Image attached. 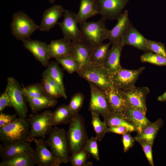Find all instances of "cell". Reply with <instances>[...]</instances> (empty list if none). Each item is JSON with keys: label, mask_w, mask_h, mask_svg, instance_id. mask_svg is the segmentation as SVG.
<instances>
[{"label": "cell", "mask_w": 166, "mask_h": 166, "mask_svg": "<svg viewBox=\"0 0 166 166\" xmlns=\"http://www.w3.org/2000/svg\"><path fill=\"white\" fill-rule=\"evenodd\" d=\"M69 124L67 135L69 152L72 155L84 149L89 138L84 120L80 114H74Z\"/></svg>", "instance_id": "1"}, {"label": "cell", "mask_w": 166, "mask_h": 166, "mask_svg": "<svg viewBox=\"0 0 166 166\" xmlns=\"http://www.w3.org/2000/svg\"><path fill=\"white\" fill-rule=\"evenodd\" d=\"M52 114L53 112L46 110L40 114L29 115L26 119L30 125L27 141L31 142L36 138L44 139L48 135L53 126Z\"/></svg>", "instance_id": "2"}, {"label": "cell", "mask_w": 166, "mask_h": 166, "mask_svg": "<svg viewBox=\"0 0 166 166\" xmlns=\"http://www.w3.org/2000/svg\"><path fill=\"white\" fill-rule=\"evenodd\" d=\"M48 136L45 142L53 155L61 164L68 162L69 152L67 132L55 126Z\"/></svg>", "instance_id": "3"}, {"label": "cell", "mask_w": 166, "mask_h": 166, "mask_svg": "<svg viewBox=\"0 0 166 166\" xmlns=\"http://www.w3.org/2000/svg\"><path fill=\"white\" fill-rule=\"evenodd\" d=\"M30 128L26 119L17 118L11 123L0 128V140L7 144L27 141Z\"/></svg>", "instance_id": "4"}, {"label": "cell", "mask_w": 166, "mask_h": 166, "mask_svg": "<svg viewBox=\"0 0 166 166\" xmlns=\"http://www.w3.org/2000/svg\"><path fill=\"white\" fill-rule=\"evenodd\" d=\"M106 20L102 18L96 22H87L80 25L82 41L93 48L107 39L109 30L105 25Z\"/></svg>", "instance_id": "5"}, {"label": "cell", "mask_w": 166, "mask_h": 166, "mask_svg": "<svg viewBox=\"0 0 166 166\" xmlns=\"http://www.w3.org/2000/svg\"><path fill=\"white\" fill-rule=\"evenodd\" d=\"M77 73L80 77L102 90L112 85L110 75L103 64L90 63Z\"/></svg>", "instance_id": "6"}, {"label": "cell", "mask_w": 166, "mask_h": 166, "mask_svg": "<svg viewBox=\"0 0 166 166\" xmlns=\"http://www.w3.org/2000/svg\"><path fill=\"white\" fill-rule=\"evenodd\" d=\"M10 27L13 35L17 39L21 41L30 39L31 35L40 29L39 26L22 11H18L13 14Z\"/></svg>", "instance_id": "7"}, {"label": "cell", "mask_w": 166, "mask_h": 166, "mask_svg": "<svg viewBox=\"0 0 166 166\" xmlns=\"http://www.w3.org/2000/svg\"><path fill=\"white\" fill-rule=\"evenodd\" d=\"M10 98L12 107L15 110L19 117L26 119L27 108L22 92V88L14 77H9L6 90Z\"/></svg>", "instance_id": "8"}, {"label": "cell", "mask_w": 166, "mask_h": 166, "mask_svg": "<svg viewBox=\"0 0 166 166\" xmlns=\"http://www.w3.org/2000/svg\"><path fill=\"white\" fill-rule=\"evenodd\" d=\"M145 69L144 67L136 69H126L121 67L111 75L112 86L121 90L135 86L139 75Z\"/></svg>", "instance_id": "9"}, {"label": "cell", "mask_w": 166, "mask_h": 166, "mask_svg": "<svg viewBox=\"0 0 166 166\" xmlns=\"http://www.w3.org/2000/svg\"><path fill=\"white\" fill-rule=\"evenodd\" d=\"M121 90L128 106L137 109L146 114L147 111L146 98L150 92L148 88L134 86L129 89Z\"/></svg>", "instance_id": "10"}, {"label": "cell", "mask_w": 166, "mask_h": 166, "mask_svg": "<svg viewBox=\"0 0 166 166\" xmlns=\"http://www.w3.org/2000/svg\"><path fill=\"white\" fill-rule=\"evenodd\" d=\"M63 15V20L57 24L61 30L63 38L72 41H82L81 31L77 26V14L65 10Z\"/></svg>", "instance_id": "11"}, {"label": "cell", "mask_w": 166, "mask_h": 166, "mask_svg": "<svg viewBox=\"0 0 166 166\" xmlns=\"http://www.w3.org/2000/svg\"><path fill=\"white\" fill-rule=\"evenodd\" d=\"M91 96L89 110L105 117L111 111L102 89L94 84L89 82Z\"/></svg>", "instance_id": "12"}, {"label": "cell", "mask_w": 166, "mask_h": 166, "mask_svg": "<svg viewBox=\"0 0 166 166\" xmlns=\"http://www.w3.org/2000/svg\"><path fill=\"white\" fill-rule=\"evenodd\" d=\"M129 0H98L99 14L106 20L117 19Z\"/></svg>", "instance_id": "13"}, {"label": "cell", "mask_w": 166, "mask_h": 166, "mask_svg": "<svg viewBox=\"0 0 166 166\" xmlns=\"http://www.w3.org/2000/svg\"><path fill=\"white\" fill-rule=\"evenodd\" d=\"M34 155L38 166H59L61 163L48 148L44 139L35 138Z\"/></svg>", "instance_id": "14"}, {"label": "cell", "mask_w": 166, "mask_h": 166, "mask_svg": "<svg viewBox=\"0 0 166 166\" xmlns=\"http://www.w3.org/2000/svg\"><path fill=\"white\" fill-rule=\"evenodd\" d=\"M102 90L111 111L123 117L128 105L121 90L112 85Z\"/></svg>", "instance_id": "15"}, {"label": "cell", "mask_w": 166, "mask_h": 166, "mask_svg": "<svg viewBox=\"0 0 166 166\" xmlns=\"http://www.w3.org/2000/svg\"><path fill=\"white\" fill-rule=\"evenodd\" d=\"M125 45L122 39L112 42L103 65L110 76L122 67L120 59L123 48Z\"/></svg>", "instance_id": "16"}, {"label": "cell", "mask_w": 166, "mask_h": 166, "mask_svg": "<svg viewBox=\"0 0 166 166\" xmlns=\"http://www.w3.org/2000/svg\"><path fill=\"white\" fill-rule=\"evenodd\" d=\"M25 48L29 50L44 67L49 62L48 57V45L46 42L30 39L22 41Z\"/></svg>", "instance_id": "17"}, {"label": "cell", "mask_w": 166, "mask_h": 166, "mask_svg": "<svg viewBox=\"0 0 166 166\" xmlns=\"http://www.w3.org/2000/svg\"><path fill=\"white\" fill-rule=\"evenodd\" d=\"M34 149L27 141L10 144L0 145V156L2 160H6L21 154L34 153Z\"/></svg>", "instance_id": "18"}, {"label": "cell", "mask_w": 166, "mask_h": 166, "mask_svg": "<svg viewBox=\"0 0 166 166\" xmlns=\"http://www.w3.org/2000/svg\"><path fill=\"white\" fill-rule=\"evenodd\" d=\"M73 55L72 41L63 38L52 40L48 45V57L52 58Z\"/></svg>", "instance_id": "19"}, {"label": "cell", "mask_w": 166, "mask_h": 166, "mask_svg": "<svg viewBox=\"0 0 166 166\" xmlns=\"http://www.w3.org/2000/svg\"><path fill=\"white\" fill-rule=\"evenodd\" d=\"M65 9L60 5H55L46 9L44 12L40 26L42 31H49L57 24L63 15Z\"/></svg>", "instance_id": "20"}, {"label": "cell", "mask_w": 166, "mask_h": 166, "mask_svg": "<svg viewBox=\"0 0 166 166\" xmlns=\"http://www.w3.org/2000/svg\"><path fill=\"white\" fill-rule=\"evenodd\" d=\"M72 42L73 55L78 65L79 70L90 63V58L93 48L83 41Z\"/></svg>", "instance_id": "21"}, {"label": "cell", "mask_w": 166, "mask_h": 166, "mask_svg": "<svg viewBox=\"0 0 166 166\" xmlns=\"http://www.w3.org/2000/svg\"><path fill=\"white\" fill-rule=\"evenodd\" d=\"M122 39L125 45H131L145 52L150 51L146 38L131 23Z\"/></svg>", "instance_id": "22"}, {"label": "cell", "mask_w": 166, "mask_h": 166, "mask_svg": "<svg viewBox=\"0 0 166 166\" xmlns=\"http://www.w3.org/2000/svg\"><path fill=\"white\" fill-rule=\"evenodd\" d=\"M123 118L134 126L137 133H140L144 127L151 123L146 114L137 109L128 106L124 113Z\"/></svg>", "instance_id": "23"}, {"label": "cell", "mask_w": 166, "mask_h": 166, "mask_svg": "<svg viewBox=\"0 0 166 166\" xmlns=\"http://www.w3.org/2000/svg\"><path fill=\"white\" fill-rule=\"evenodd\" d=\"M117 20V24L107 34V39L112 43L121 39L128 28L130 23L128 11L124 10Z\"/></svg>", "instance_id": "24"}, {"label": "cell", "mask_w": 166, "mask_h": 166, "mask_svg": "<svg viewBox=\"0 0 166 166\" xmlns=\"http://www.w3.org/2000/svg\"><path fill=\"white\" fill-rule=\"evenodd\" d=\"M99 14L98 0H80L79 11L77 14L78 23L86 22L89 18Z\"/></svg>", "instance_id": "25"}, {"label": "cell", "mask_w": 166, "mask_h": 166, "mask_svg": "<svg viewBox=\"0 0 166 166\" xmlns=\"http://www.w3.org/2000/svg\"><path fill=\"white\" fill-rule=\"evenodd\" d=\"M163 124V121L161 118L153 123L151 122L144 127L141 132L137 133L134 139L137 142L144 139L153 144L158 132Z\"/></svg>", "instance_id": "26"}, {"label": "cell", "mask_w": 166, "mask_h": 166, "mask_svg": "<svg viewBox=\"0 0 166 166\" xmlns=\"http://www.w3.org/2000/svg\"><path fill=\"white\" fill-rule=\"evenodd\" d=\"M31 111L34 113L44 109L54 107L57 101L56 99L51 98L46 96L39 98H32L26 97Z\"/></svg>", "instance_id": "27"}, {"label": "cell", "mask_w": 166, "mask_h": 166, "mask_svg": "<svg viewBox=\"0 0 166 166\" xmlns=\"http://www.w3.org/2000/svg\"><path fill=\"white\" fill-rule=\"evenodd\" d=\"M34 153H25L2 160L0 166H34L36 165Z\"/></svg>", "instance_id": "28"}, {"label": "cell", "mask_w": 166, "mask_h": 166, "mask_svg": "<svg viewBox=\"0 0 166 166\" xmlns=\"http://www.w3.org/2000/svg\"><path fill=\"white\" fill-rule=\"evenodd\" d=\"M74 115L69 109L68 105H60L53 112V126L69 123Z\"/></svg>", "instance_id": "29"}, {"label": "cell", "mask_w": 166, "mask_h": 166, "mask_svg": "<svg viewBox=\"0 0 166 166\" xmlns=\"http://www.w3.org/2000/svg\"><path fill=\"white\" fill-rule=\"evenodd\" d=\"M42 75L48 76L56 81L60 86L64 95L67 97L63 83V73L56 62H49Z\"/></svg>", "instance_id": "30"}, {"label": "cell", "mask_w": 166, "mask_h": 166, "mask_svg": "<svg viewBox=\"0 0 166 166\" xmlns=\"http://www.w3.org/2000/svg\"><path fill=\"white\" fill-rule=\"evenodd\" d=\"M104 118L107 126H123L126 127L130 132L136 131L134 126L127 121L121 115L111 111Z\"/></svg>", "instance_id": "31"}, {"label": "cell", "mask_w": 166, "mask_h": 166, "mask_svg": "<svg viewBox=\"0 0 166 166\" xmlns=\"http://www.w3.org/2000/svg\"><path fill=\"white\" fill-rule=\"evenodd\" d=\"M112 42H103L94 48L90 58V63L103 64L106 57Z\"/></svg>", "instance_id": "32"}, {"label": "cell", "mask_w": 166, "mask_h": 166, "mask_svg": "<svg viewBox=\"0 0 166 166\" xmlns=\"http://www.w3.org/2000/svg\"><path fill=\"white\" fill-rule=\"evenodd\" d=\"M91 124L95 132V137L98 141H101L104 138L105 134L109 133V127L105 122L102 121L100 118V115L96 113H91Z\"/></svg>", "instance_id": "33"}, {"label": "cell", "mask_w": 166, "mask_h": 166, "mask_svg": "<svg viewBox=\"0 0 166 166\" xmlns=\"http://www.w3.org/2000/svg\"><path fill=\"white\" fill-rule=\"evenodd\" d=\"M55 59L69 74L77 72L79 69L77 62L73 55L57 57Z\"/></svg>", "instance_id": "34"}, {"label": "cell", "mask_w": 166, "mask_h": 166, "mask_svg": "<svg viewBox=\"0 0 166 166\" xmlns=\"http://www.w3.org/2000/svg\"><path fill=\"white\" fill-rule=\"evenodd\" d=\"M89 154L84 149L69 156L68 162L73 166H92L93 164L87 162L90 157Z\"/></svg>", "instance_id": "35"}, {"label": "cell", "mask_w": 166, "mask_h": 166, "mask_svg": "<svg viewBox=\"0 0 166 166\" xmlns=\"http://www.w3.org/2000/svg\"><path fill=\"white\" fill-rule=\"evenodd\" d=\"M142 62H147L159 66H166V57L151 51L145 52L140 57Z\"/></svg>", "instance_id": "36"}, {"label": "cell", "mask_w": 166, "mask_h": 166, "mask_svg": "<svg viewBox=\"0 0 166 166\" xmlns=\"http://www.w3.org/2000/svg\"><path fill=\"white\" fill-rule=\"evenodd\" d=\"M25 96L32 98H39L46 96L41 84L36 83L22 88Z\"/></svg>", "instance_id": "37"}, {"label": "cell", "mask_w": 166, "mask_h": 166, "mask_svg": "<svg viewBox=\"0 0 166 166\" xmlns=\"http://www.w3.org/2000/svg\"><path fill=\"white\" fill-rule=\"evenodd\" d=\"M84 99V96L81 93H75L72 96L68 106L73 114L78 113L82 106Z\"/></svg>", "instance_id": "38"}, {"label": "cell", "mask_w": 166, "mask_h": 166, "mask_svg": "<svg viewBox=\"0 0 166 166\" xmlns=\"http://www.w3.org/2000/svg\"><path fill=\"white\" fill-rule=\"evenodd\" d=\"M97 141L98 140L96 137H91L87 140L84 149L94 159L97 161H99L100 157Z\"/></svg>", "instance_id": "39"}, {"label": "cell", "mask_w": 166, "mask_h": 166, "mask_svg": "<svg viewBox=\"0 0 166 166\" xmlns=\"http://www.w3.org/2000/svg\"><path fill=\"white\" fill-rule=\"evenodd\" d=\"M147 44L150 51L166 57V50L164 45L157 42L146 39Z\"/></svg>", "instance_id": "40"}, {"label": "cell", "mask_w": 166, "mask_h": 166, "mask_svg": "<svg viewBox=\"0 0 166 166\" xmlns=\"http://www.w3.org/2000/svg\"><path fill=\"white\" fill-rule=\"evenodd\" d=\"M41 84L45 95L47 97L56 100L62 97L57 90L43 77H42Z\"/></svg>", "instance_id": "41"}, {"label": "cell", "mask_w": 166, "mask_h": 166, "mask_svg": "<svg viewBox=\"0 0 166 166\" xmlns=\"http://www.w3.org/2000/svg\"><path fill=\"white\" fill-rule=\"evenodd\" d=\"M138 142L142 146L149 164L151 166H154L152 150L153 144L144 139L141 140Z\"/></svg>", "instance_id": "42"}, {"label": "cell", "mask_w": 166, "mask_h": 166, "mask_svg": "<svg viewBox=\"0 0 166 166\" xmlns=\"http://www.w3.org/2000/svg\"><path fill=\"white\" fill-rule=\"evenodd\" d=\"M17 114H7L0 113V128L9 124L14 122L17 118Z\"/></svg>", "instance_id": "43"}, {"label": "cell", "mask_w": 166, "mask_h": 166, "mask_svg": "<svg viewBox=\"0 0 166 166\" xmlns=\"http://www.w3.org/2000/svg\"><path fill=\"white\" fill-rule=\"evenodd\" d=\"M129 132H127L122 135V142L124 151L125 152L132 146L135 140L129 134Z\"/></svg>", "instance_id": "44"}, {"label": "cell", "mask_w": 166, "mask_h": 166, "mask_svg": "<svg viewBox=\"0 0 166 166\" xmlns=\"http://www.w3.org/2000/svg\"><path fill=\"white\" fill-rule=\"evenodd\" d=\"M7 107H12V105L9 96L5 90L0 97V112H2Z\"/></svg>", "instance_id": "45"}, {"label": "cell", "mask_w": 166, "mask_h": 166, "mask_svg": "<svg viewBox=\"0 0 166 166\" xmlns=\"http://www.w3.org/2000/svg\"><path fill=\"white\" fill-rule=\"evenodd\" d=\"M109 132L122 135L127 132H130L126 127L123 126H113L109 127Z\"/></svg>", "instance_id": "46"}, {"label": "cell", "mask_w": 166, "mask_h": 166, "mask_svg": "<svg viewBox=\"0 0 166 166\" xmlns=\"http://www.w3.org/2000/svg\"><path fill=\"white\" fill-rule=\"evenodd\" d=\"M157 100L160 101H166V91L162 95L159 96L157 98Z\"/></svg>", "instance_id": "47"}, {"label": "cell", "mask_w": 166, "mask_h": 166, "mask_svg": "<svg viewBox=\"0 0 166 166\" xmlns=\"http://www.w3.org/2000/svg\"><path fill=\"white\" fill-rule=\"evenodd\" d=\"M56 0H49V1L50 2L53 4L54 2Z\"/></svg>", "instance_id": "48"}]
</instances>
